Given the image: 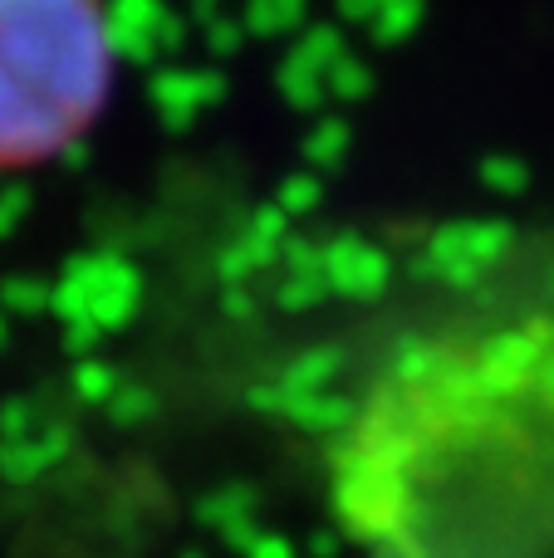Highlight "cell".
Returning a JSON list of instances; mask_svg holds the SVG:
<instances>
[{"instance_id":"2","label":"cell","mask_w":554,"mask_h":558,"mask_svg":"<svg viewBox=\"0 0 554 558\" xmlns=\"http://www.w3.org/2000/svg\"><path fill=\"white\" fill-rule=\"evenodd\" d=\"M113 94L104 0H0V172L84 143Z\"/></svg>"},{"instance_id":"1","label":"cell","mask_w":554,"mask_h":558,"mask_svg":"<svg viewBox=\"0 0 554 558\" xmlns=\"http://www.w3.org/2000/svg\"><path fill=\"white\" fill-rule=\"evenodd\" d=\"M324 495L359 558H554V308L432 318L383 348Z\"/></svg>"}]
</instances>
